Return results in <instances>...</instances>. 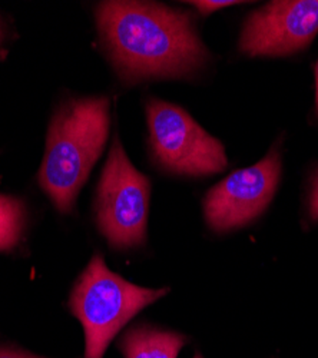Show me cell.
Instances as JSON below:
<instances>
[{"mask_svg": "<svg viewBox=\"0 0 318 358\" xmlns=\"http://www.w3.org/2000/svg\"><path fill=\"white\" fill-rule=\"evenodd\" d=\"M96 22L112 61L128 80L182 78L207 61L187 12L148 2H102Z\"/></svg>", "mask_w": 318, "mask_h": 358, "instance_id": "obj_1", "label": "cell"}, {"mask_svg": "<svg viewBox=\"0 0 318 358\" xmlns=\"http://www.w3.org/2000/svg\"><path fill=\"white\" fill-rule=\"evenodd\" d=\"M109 135L106 96L69 99L53 115L39 184L57 211L69 214Z\"/></svg>", "mask_w": 318, "mask_h": 358, "instance_id": "obj_2", "label": "cell"}, {"mask_svg": "<svg viewBox=\"0 0 318 358\" xmlns=\"http://www.w3.org/2000/svg\"><path fill=\"white\" fill-rule=\"evenodd\" d=\"M168 291L135 285L112 273L105 259L95 255L69 298V308L85 330V358H102L121 328Z\"/></svg>", "mask_w": 318, "mask_h": 358, "instance_id": "obj_3", "label": "cell"}, {"mask_svg": "<svg viewBox=\"0 0 318 358\" xmlns=\"http://www.w3.org/2000/svg\"><path fill=\"white\" fill-rule=\"evenodd\" d=\"M151 182L129 161L115 136L98 184L96 220L112 248L125 250L145 244Z\"/></svg>", "mask_w": 318, "mask_h": 358, "instance_id": "obj_4", "label": "cell"}, {"mask_svg": "<svg viewBox=\"0 0 318 358\" xmlns=\"http://www.w3.org/2000/svg\"><path fill=\"white\" fill-rule=\"evenodd\" d=\"M147 117L154 155L165 169L204 176L219 173L226 168L222 143L202 129L182 108L150 99Z\"/></svg>", "mask_w": 318, "mask_h": 358, "instance_id": "obj_5", "label": "cell"}, {"mask_svg": "<svg viewBox=\"0 0 318 358\" xmlns=\"http://www.w3.org/2000/svg\"><path fill=\"white\" fill-rule=\"evenodd\" d=\"M281 175V157L277 149L255 165L229 173L204 199L207 224L215 232L247 225L271 202Z\"/></svg>", "mask_w": 318, "mask_h": 358, "instance_id": "obj_6", "label": "cell"}, {"mask_svg": "<svg viewBox=\"0 0 318 358\" xmlns=\"http://www.w3.org/2000/svg\"><path fill=\"white\" fill-rule=\"evenodd\" d=\"M318 34V0H282L247 19L240 49L250 56H287L305 49Z\"/></svg>", "mask_w": 318, "mask_h": 358, "instance_id": "obj_7", "label": "cell"}, {"mask_svg": "<svg viewBox=\"0 0 318 358\" xmlns=\"http://www.w3.org/2000/svg\"><path fill=\"white\" fill-rule=\"evenodd\" d=\"M187 341L182 334L139 325L124 334L120 348L125 358H177Z\"/></svg>", "mask_w": 318, "mask_h": 358, "instance_id": "obj_8", "label": "cell"}, {"mask_svg": "<svg viewBox=\"0 0 318 358\" xmlns=\"http://www.w3.org/2000/svg\"><path fill=\"white\" fill-rule=\"evenodd\" d=\"M26 218L23 201L0 194V252H10L20 244Z\"/></svg>", "mask_w": 318, "mask_h": 358, "instance_id": "obj_9", "label": "cell"}, {"mask_svg": "<svg viewBox=\"0 0 318 358\" xmlns=\"http://www.w3.org/2000/svg\"><path fill=\"white\" fill-rule=\"evenodd\" d=\"M192 5L202 13V15H210L218 9L228 8L233 5H238V2H233V0H204V2H192Z\"/></svg>", "mask_w": 318, "mask_h": 358, "instance_id": "obj_10", "label": "cell"}, {"mask_svg": "<svg viewBox=\"0 0 318 358\" xmlns=\"http://www.w3.org/2000/svg\"><path fill=\"white\" fill-rule=\"evenodd\" d=\"M310 215L314 221H318V172L312 181V189L310 195Z\"/></svg>", "mask_w": 318, "mask_h": 358, "instance_id": "obj_11", "label": "cell"}, {"mask_svg": "<svg viewBox=\"0 0 318 358\" xmlns=\"http://www.w3.org/2000/svg\"><path fill=\"white\" fill-rule=\"evenodd\" d=\"M0 358H41L31 352L16 350L12 347H0Z\"/></svg>", "mask_w": 318, "mask_h": 358, "instance_id": "obj_12", "label": "cell"}, {"mask_svg": "<svg viewBox=\"0 0 318 358\" xmlns=\"http://www.w3.org/2000/svg\"><path fill=\"white\" fill-rule=\"evenodd\" d=\"M315 96H317V110H318V62L315 66Z\"/></svg>", "mask_w": 318, "mask_h": 358, "instance_id": "obj_13", "label": "cell"}, {"mask_svg": "<svg viewBox=\"0 0 318 358\" xmlns=\"http://www.w3.org/2000/svg\"><path fill=\"white\" fill-rule=\"evenodd\" d=\"M2 38H3V35H2V26H0V42H2Z\"/></svg>", "mask_w": 318, "mask_h": 358, "instance_id": "obj_14", "label": "cell"}, {"mask_svg": "<svg viewBox=\"0 0 318 358\" xmlns=\"http://www.w3.org/2000/svg\"><path fill=\"white\" fill-rule=\"evenodd\" d=\"M194 358H202V355L198 352V354H195V357Z\"/></svg>", "mask_w": 318, "mask_h": 358, "instance_id": "obj_15", "label": "cell"}]
</instances>
